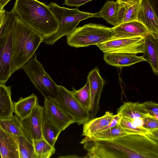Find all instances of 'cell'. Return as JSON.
<instances>
[{
    "instance_id": "28",
    "label": "cell",
    "mask_w": 158,
    "mask_h": 158,
    "mask_svg": "<svg viewBox=\"0 0 158 158\" xmlns=\"http://www.w3.org/2000/svg\"><path fill=\"white\" fill-rule=\"evenodd\" d=\"M32 142L35 158H49L55 153L54 147L43 138L34 140Z\"/></svg>"
},
{
    "instance_id": "5",
    "label": "cell",
    "mask_w": 158,
    "mask_h": 158,
    "mask_svg": "<svg viewBox=\"0 0 158 158\" xmlns=\"http://www.w3.org/2000/svg\"><path fill=\"white\" fill-rule=\"evenodd\" d=\"M16 14L13 9L5 11L0 27V84H5L11 75L14 22Z\"/></svg>"
},
{
    "instance_id": "26",
    "label": "cell",
    "mask_w": 158,
    "mask_h": 158,
    "mask_svg": "<svg viewBox=\"0 0 158 158\" xmlns=\"http://www.w3.org/2000/svg\"><path fill=\"white\" fill-rule=\"evenodd\" d=\"M13 136L18 146L19 158H35L32 142L24 135Z\"/></svg>"
},
{
    "instance_id": "27",
    "label": "cell",
    "mask_w": 158,
    "mask_h": 158,
    "mask_svg": "<svg viewBox=\"0 0 158 158\" xmlns=\"http://www.w3.org/2000/svg\"><path fill=\"white\" fill-rule=\"evenodd\" d=\"M0 127L12 135H24L20 119L15 115H13L8 119H0Z\"/></svg>"
},
{
    "instance_id": "32",
    "label": "cell",
    "mask_w": 158,
    "mask_h": 158,
    "mask_svg": "<svg viewBox=\"0 0 158 158\" xmlns=\"http://www.w3.org/2000/svg\"><path fill=\"white\" fill-rule=\"evenodd\" d=\"M144 110L150 116L158 119V104L156 102L146 101L141 103Z\"/></svg>"
},
{
    "instance_id": "16",
    "label": "cell",
    "mask_w": 158,
    "mask_h": 158,
    "mask_svg": "<svg viewBox=\"0 0 158 158\" xmlns=\"http://www.w3.org/2000/svg\"><path fill=\"white\" fill-rule=\"evenodd\" d=\"M142 56L151 66L154 74H158V40L149 33L144 37Z\"/></svg>"
},
{
    "instance_id": "24",
    "label": "cell",
    "mask_w": 158,
    "mask_h": 158,
    "mask_svg": "<svg viewBox=\"0 0 158 158\" xmlns=\"http://www.w3.org/2000/svg\"><path fill=\"white\" fill-rule=\"evenodd\" d=\"M118 6L116 1L108 0L98 12L99 18H102L107 23L115 26Z\"/></svg>"
},
{
    "instance_id": "8",
    "label": "cell",
    "mask_w": 158,
    "mask_h": 158,
    "mask_svg": "<svg viewBox=\"0 0 158 158\" xmlns=\"http://www.w3.org/2000/svg\"><path fill=\"white\" fill-rule=\"evenodd\" d=\"M52 99L62 107L78 125H84L89 120L88 111L75 99L70 91L64 86L58 85V95Z\"/></svg>"
},
{
    "instance_id": "33",
    "label": "cell",
    "mask_w": 158,
    "mask_h": 158,
    "mask_svg": "<svg viewBox=\"0 0 158 158\" xmlns=\"http://www.w3.org/2000/svg\"><path fill=\"white\" fill-rule=\"evenodd\" d=\"M143 127L151 132H158V119L153 117H147L143 120Z\"/></svg>"
},
{
    "instance_id": "12",
    "label": "cell",
    "mask_w": 158,
    "mask_h": 158,
    "mask_svg": "<svg viewBox=\"0 0 158 158\" xmlns=\"http://www.w3.org/2000/svg\"><path fill=\"white\" fill-rule=\"evenodd\" d=\"M87 80L90 92V104L88 111L90 120L95 118L100 109L99 101L105 82L100 75L97 67L89 73Z\"/></svg>"
},
{
    "instance_id": "41",
    "label": "cell",
    "mask_w": 158,
    "mask_h": 158,
    "mask_svg": "<svg viewBox=\"0 0 158 158\" xmlns=\"http://www.w3.org/2000/svg\"><path fill=\"white\" fill-rule=\"evenodd\" d=\"M128 0V4H129V2L130 0Z\"/></svg>"
},
{
    "instance_id": "11",
    "label": "cell",
    "mask_w": 158,
    "mask_h": 158,
    "mask_svg": "<svg viewBox=\"0 0 158 158\" xmlns=\"http://www.w3.org/2000/svg\"><path fill=\"white\" fill-rule=\"evenodd\" d=\"M43 106L44 119L57 127L61 131L75 123L71 117L52 98H44Z\"/></svg>"
},
{
    "instance_id": "31",
    "label": "cell",
    "mask_w": 158,
    "mask_h": 158,
    "mask_svg": "<svg viewBox=\"0 0 158 158\" xmlns=\"http://www.w3.org/2000/svg\"><path fill=\"white\" fill-rule=\"evenodd\" d=\"M140 3V0L133 4H128L126 10L123 23L137 20V15Z\"/></svg>"
},
{
    "instance_id": "3",
    "label": "cell",
    "mask_w": 158,
    "mask_h": 158,
    "mask_svg": "<svg viewBox=\"0 0 158 158\" xmlns=\"http://www.w3.org/2000/svg\"><path fill=\"white\" fill-rule=\"evenodd\" d=\"M101 141L120 153L123 158H158V141L146 135L127 134L110 141Z\"/></svg>"
},
{
    "instance_id": "37",
    "label": "cell",
    "mask_w": 158,
    "mask_h": 158,
    "mask_svg": "<svg viewBox=\"0 0 158 158\" xmlns=\"http://www.w3.org/2000/svg\"><path fill=\"white\" fill-rule=\"evenodd\" d=\"M11 0H0V10L3 9L4 7Z\"/></svg>"
},
{
    "instance_id": "25",
    "label": "cell",
    "mask_w": 158,
    "mask_h": 158,
    "mask_svg": "<svg viewBox=\"0 0 158 158\" xmlns=\"http://www.w3.org/2000/svg\"><path fill=\"white\" fill-rule=\"evenodd\" d=\"M127 134L119 124L112 128L98 132L89 138L97 141H109Z\"/></svg>"
},
{
    "instance_id": "9",
    "label": "cell",
    "mask_w": 158,
    "mask_h": 158,
    "mask_svg": "<svg viewBox=\"0 0 158 158\" xmlns=\"http://www.w3.org/2000/svg\"><path fill=\"white\" fill-rule=\"evenodd\" d=\"M144 39L142 37L114 38L97 44L104 53H122L136 54L143 52Z\"/></svg>"
},
{
    "instance_id": "18",
    "label": "cell",
    "mask_w": 158,
    "mask_h": 158,
    "mask_svg": "<svg viewBox=\"0 0 158 158\" xmlns=\"http://www.w3.org/2000/svg\"><path fill=\"white\" fill-rule=\"evenodd\" d=\"M0 153L2 158H19L18 146L14 136L0 127Z\"/></svg>"
},
{
    "instance_id": "15",
    "label": "cell",
    "mask_w": 158,
    "mask_h": 158,
    "mask_svg": "<svg viewBox=\"0 0 158 158\" xmlns=\"http://www.w3.org/2000/svg\"><path fill=\"white\" fill-rule=\"evenodd\" d=\"M112 28L114 35V39L143 38L148 33L145 27L138 20L123 23Z\"/></svg>"
},
{
    "instance_id": "2",
    "label": "cell",
    "mask_w": 158,
    "mask_h": 158,
    "mask_svg": "<svg viewBox=\"0 0 158 158\" xmlns=\"http://www.w3.org/2000/svg\"><path fill=\"white\" fill-rule=\"evenodd\" d=\"M43 40L39 33L24 23L16 15L13 37L11 74L21 69L31 58Z\"/></svg>"
},
{
    "instance_id": "10",
    "label": "cell",
    "mask_w": 158,
    "mask_h": 158,
    "mask_svg": "<svg viewBox=\"0 0 158 158\" xmlns=\"http://www.w3.org/2000/svg\"><path fill=\"white\" fill-rule=\"evenodd\" d=\"M44 120L43 106L39 104L38 101L30 114L24 118L20 119L24 135L32 142L43 138Z\"/></svg>"
},
{
    "instance_id": "19",
    "label": "cell",
    "mask_w": 158,
    "mask_h": 158,
    "mask_svg": "<svg viewBox=\"0 0 158 158\" xmlns=\"http://www.w3.org/2000/svg\"><path fill=\"white\" fill-rule=\"evenodd\" d=\"M116 112L121 114L122 117L131 119H143L147 117H153L144 110L141 103L139 102H125L117 109Z\"/></svg>"
},
{
    "instance_id": "7",
    "label": "cell",
    "mask_w": 158,
    "mask_h": 158,
    "mask_svg": "<svg viewBox=\"0 0 158 158\" xmlns=\"http://www.w3.org/2000/svg\"><path fill=\"white\" fill-rule=\"evenodd\" d=\"M36 88L44 98H53L58 94V85L45 71L35 53L22 67Z\"/></svg>"
},
{
    "instance_id": "34",
    "label": "cell",
    "mask_w": 158,
    "mask_h": 158,
    "mask_svg": "<svg viewBox=\"0 0 158 158\" xmlns=\"http://www.w3.org/2000/svg\"><path fill=\"white\" fill-rule=\"evenodd\" d=\"M127 5L128 4H118L115 26H118L123 23L126 10Z\"/></svg>"
},
{
    "instance_id": "30",
    "label": "cell",
    "mask_w": 158,
    "mask_h": 158,
    "mask_svg": "<svg viewBox=\"0 0 158 158\" xmlns=\"http://www.w3.org/2000/svg\"><path fill=\"white\" fill-rule=\"evenodd\" d=\"M43 138L51 146L54 147L55 144L61 132L57 127L44 119L42 127Z\"/></svg>"
},
{
    "instance_id": "23",
    "label": "cell",
    "mask_w": 158,
    "mask_h": 158,
    "mask_svg": "<svg viewBox=\"0 0 158 158\" xmlns=\"http://www.w3.org/2000/svg\"><path fill=\"white\" fill-rule=\"evenodd\" d=\"M120 124L127 134L146 135L158 141V135L151 132L143 127L137 125L129 118L122 117Z\"/></svg>"
},
{
    "instance_id": "17",
    "label": "cell",
    "mask_w": 158,
    "mask_h": 158,
    "mask_svg": "<svg viewBox=\"0 0 158 158\" xmlns=\"http://www.w3.org/2000/svg\"><path fill=\"white\" fill-rule=\"evenodd\" d=\"M103 59L106 63L117 68L129 66L136 63L146 61L142 56L131 53H114L104 55Z\"/></svg>"
},
{
    "instance_id": "22",
    "label": "cell",
    "mask_w": 158,
    "mask_h": 158,
    "mask_svg": "<svg viewBox=\"0 0 158 158\" xmlns=\"http://www.w3.org/2000/svg\"><path fill=\"white\" fill-rule=\"evenodd\" d=\"M37 101L34 94L25 98L22 97L14 102V112L19 119H22L30 114Z\"/></svg>"
},
{
    "instance_id": "40",
    "label": "cell",
    "mask_w": 158,
    "mask_h": 158,
    "mask_svg": "<svg viewBox=\"0 0 158 158\" xmlns=\"http://www.w3.org/2000/svg\"><path fill=\"white\" fill-rule=\"evenodd\" d=\"M0 158H2V156H1V155L0 154Z\"/></svg>"
},
{
    "instance_id": "4",
    "label": "cell",
    "mask_w": 158,
    "mask_h": 158,
    "mask_svg": "<svg viewBox=\"0 0 158 158\" xmlns=\"http://www.w3.org/2000/svg\"><path fill=\"white\" fill-rule=\"evenodd\" d=\"M48 5L57 19L59 26L56 33L43 38V42L46 44L52 45L62 37L70 34L81 21L92 17L99 18L98 13L81 11L77 7L69 9L61 7L52 2H51Z\"/></svg>"
},
{
    "instance_id": "36",
    "label": "cell",
    "mask_w": 158,
    "mask_h": 158,
    "mask_svg": "<svg viewBox=\"0 0 158 158\" xmlns=\"http://www.w3.org/2000/svg\"><path fill=\"white\" fill-rule=\"evenodd\" d=\"M93 0H64L63 5L78 7Z\"/></svg>"
},
{
    "instance_id": "42",
    "label": "cell",
    "mask_w": 158,
    "mask_h": 158,
    "mask_svg": "<svg viewBox=\"0 0 158 158\" xmlns=\"http://www.w3.org/2000/svg\"><path fill=\"white\" fill-rule=\"evenodd\" d=\"M1 10H0V11Z\"/></svg>"
},
{
    "instance_id": "39",
    "label": "cell",
    "mask_w": 158,
    "mask_h": 158,
    "mask_svg": "<svg viewBox=\"0 0 158 158\" xmlns=\"http://www.w3.org/2000/svg\"><path fill=\"white\" fill-rule=\"evenodd\" d=\"M116 2L118 4H128V0H117Z\"/></svg>"
},
{
    "instance_id": "6",
    "label": "cell",
    "mask_w": 158,
    "mask_h": 158,
    "mask_svg": "<svg viewBox=\"0 0 158 158\" xmlns=\"http://www.w3.org/2000/svg\"><path fill=\"white\" fill-rule=\"evenodd\" d=\"M114 35L112 28L90 23L76 28L66 35L67 43L76 48L96 45L114 39Z\"/></svg>"
},
{
    "instance_id": "21",
    "label": "cell",
    "mask_w": 158,
    "mask_h": 158,
    "mask_svg": "<svg viewBox=\"0 0 158 158\" xmlns=\"http://www.w3.org/2000/svg\"><path fill=\"white\" fill-rule=\"evenodd\" d=\"M11 86L0 84V119L10 118L14 112V102L11 98Z\"/></svg>"
},
{
    "instance_id": "38",
    "label": "cell",
    "mask_w": 158,
    "mask_h": 158,
    "mask_svg": "<svg viewBox=\"0 0 158 158\" xmlns=\"http://www.w3.org/2000/svg\"><path fill=\"white\" fill-rule=\"evenodd\" d=\"M5 11L4 9L0 11V27L2 22Z\"/></svg>"
},
{
    "instance_id": "1",
    "label": "cell",
    "mask_w": 158,
    "mask_h": 158,
    "mask_svg": "<svg viewBox=\"0 0 158 158\" xmlns=\"http://www.w3.org/2000/svg\"><path fill=\"white\" fill-rule=\"evenodd\" d=\"M13 9L19 19L43 38L56 33L59 22L50 7L38 0H16Z\"/></svg>"
},
{
    "instance_id": "29",
    "label": "cell",
    "mask_w": 158,
    "mask_h": 158,
    "mask_svg": "<svg viewBox=\"0 0 158 158\" xmlns=\"http://www.w3.org/2000/svg\"><path fill=\"white\" fill-rule=\"evenodd\" d=\"M70 92L75 99L86 110L88 111L90 104V92L89 82L87 80L84 86L79 90L72 87Z\"/></svg>"
},
{
    "instance_id": "20",
    "label": "cell",
    "mask_w": 158,
    "mask_h": 158,
    "mask_svg": "<svg viewBox=\"0 0 158 158\" xmlns=\"http://www.w3.org/2000/svg\"><path fill=\"white\" fill-rule=\"evenodd\" d=\"M114 116L113 113L108 111L106 112L103 116L89 120L83 125L81 136L91 137L109 124Z\"/></svg>"
},
{
    "instance_id": "14",
    "label": "cell",
    "mask_w": 158,
    "mask_h": 158,
    "mask_svg": "<svg viewBox=\"0 0 158 158\" xmlns=\"http://www.w3.org/2000/svg\"><path fill=\"white\" fill-rule=\"evenodd\" d=\"M137 20L146 28L148 33L158 39V19L149 0H140Z\"/></svg>"
},
{
    "instance_id": "13",
    "label": "cell",
    "mask_w": 158,
    "mask_h": 158,
    "mask_svg": "<svg viewBox=\"0 0 158 158\" xmlns=\"http://www.w3.org/2000/svg\"><path fill=\"white\" fill-rule=\"evenodd\" d=\"M80 143L83 144L84 149L87 151V153L84 158H123L120 153L101 141L94 140L85 136Z\"/></svg>"
},
{
    "instance_id": "35",
    "label": "cell",
    "mask_w": 158,
    "mask_h": 158,
    "mask_svg": "<svg viewBox=\"0 0 158 158\" xmlns=\"http://www.w3.org/2000/svg\"><path fill=\"white\" fill-rule=\"evenodd\" d=\"M122 116L121 114H117L114 116L112 121L107 126L102 128L98 132H100L112 128L120 124Z\"/></svg>"
}]
</instances>
